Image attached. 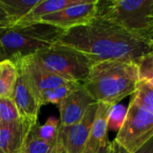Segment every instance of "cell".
Here are the masks:
<instances>
[{"instance_id": "cell-1", "label": "cell", "mask_w": 153, "mask_h": 153, "mask_svg": "<svg viewBox=\"0 0 153 153\" xmlns=\"http://www.w3.org/2000/svg\"><path fill=\"white\" fill-rule=\"evenodd\" d=\"M152 41L96 16L88 25L65 30L56 44L77 50L93 65L118 60L139 65L151 50Z\"/></svg>"}, {"instance_id": "cell-2", "label": "cell", "mask_w": 153, "mask_h": 153, "mask_svg": "<svg viewBox=\"0 0 153 153\" xmlns=\"http://www.w3.org/2000/svg\"><path fill=\"white\" fill-rule=\"evenodd\" d=\"M139 81L137 64L112 60L93 65L82 85L97 103L114 106L133 95Z\"/></svg>"}, {"instance_id": "cell-3", "label": "cell", "mask_w": 153, "mask_h": 153, "mask_svg": "<svg viewBox=\"0 0 153 153\" xmlns=\"http://www.w3.org/2000/svg\"><path fill=\"white\" fill-rule=\"evenodd\" d=\"M63 30L44 22L14 25L0 29V62L36 55L54 46Z\"/></svg>"}, {"instance_id": "cell-4", "label": "cell", "mask_w": 153, "mask_h": 153, "mask_svg": "<svg viewBox=\"0 0 153 153\" xmlns=\"http://www.w3.org/2000/svg\"><path fill=\"white\" fill-rule=\"evenodd\" d=\"M153 0H98L97 16L153 40Z\"/></svg>"}, {"instance_id": "cell-5", "label": "cell", "mask_w": 153, "mask_h": 153, "mask_svg": "<svg viewBox=\"0 0 153 153\" xmlns=\"http://www.w3.org/2000/svg\"><path fill=\"white\" fill-rule=\"evenodd\" d=\"M33 56L48 71L68 82L81 84L87 79L93 65L83 54L59 44Z\"/></svg>"}, {"instance_id": "cell-6", "label": "cell", "mask_w": 153, "mask_h": 153, "mask_svg": "<svg viewBox=\"0 0 153 153\" xmlns=\"http://www.w3.org/2000/svg\"><path fill=\"white\" fill-rule=\"evenodd\" d=\"M152 138L153 114L131 99L126 120L114 142L128 153H135Z\"/></svg>"}, {"instance_id": "cell-7", "label": "cell", "mask_w": 153, "mask_h": 153, "mask_svg": "<svg viewBox=\"0 0 153 153\" xmlns=\"http://www.w3.org/2000/svg\"><path fill=\"white\" fill-rule=\"evenodd\" d=\"M97 4L98 0H80L75 4L42 17L39 22L51 24L64 31L88 25L97 16Z\"/></svg>"}, {"instance_id": "cell-8", "label": "cell", "mask_w": 153, "mask_h": 153, "mask_svg": "<svg viewBox=\"0 0 153 153\" xmlns=\"http://www.w3.org/2000/svg\"><path fill=\"white\" fill-rule=\"evenodd\" d=\"M17 69L18 77L12 100L17 108L21 119L31 126H36L39 109L42 106L39 92L26 74L18 66Z\"/></svg>"}, {"instance_id": "cell-9", "label": "cell", "mask_w": 153, "mask_h": 153, "mask_svg": "<svg viewBox=\"0 0 153 153\" xmlns=\"http://www.w3.org/2000/svg\"><path fill=\"white\" fill-rule=\"evenodd\" d=\"M98 103L92 104L84 117L76 124L59 127L57 141L67 153H82L96 117Z\"/></svg>"}, {"instance_id": "cell-10", "label": "cell", "mask_w": 153, "mask_h": 153, "mask_svg": "<svg viewBox=\"0 0 153 153\" xmlns=\"http://www.w3.org/2000/svg\"><path fill=\"white\" fill-rule=\"evenodd\" d=\"M97 103L84 87L78 85L58 105L60 113V126H69L78 123L85 115L89 108Z\"/></svg>"}, {"instance_id": "cell-11", "label": "cell", "mask_w": 153, "mask_h": 153, "mask_svg": "<svg viewBox=\"0 0 153 153\" xmlns=\"http://www.w3.org/2000/svg\"><path fill=\"white\" fill-rule=\"evenodd\" d=\"M19 68H21L33 83L39 94L47 90L56 88L62 85L76 83L68 82L62 77L45 69L34 57V56H26L13 62Z\"/></svg>"}, {"instance_id": "cell-12", "label": "cell", "mask_w": 153, "mask_h": 153, "mask_svg": "<svg viewBox=\"0 0 153 153\" xmlns=\"http://www.w3.org/2000/svg\"><path fill=\"white\" fill-rule=\"evenodd\" d=\"M33 126L22 119L16 123L0 125V149L5 153L21 152Z\"/></svg>"}, {"instance_id": "cell-13", "label": "cell", "mask_w": 153, "mask_h": 153, "mask_svg": "<svg viewBox=\"0 0 153 153\" xmlns=\"http://www.w3.org/2000/svg\"><path fill=\"white\" fill-rule=\"evenodd\" d=\"M112 106L106 103H98L96 117L91 131L82 153H100L109 142L108 138V117Z\"/></svg>"}, {"instance_id": "cell-14", "label": "cell", "mask_w": 153, "mask_h": 153, "mask_svg": "<svg viewBox=\"0 0 153 153\" xmlns=\"http://www.w3.org/2000/svg\"><path fill=\"white\" fill-rule=\"evenodd\" d=\"M79 1L80 0H40L39 4L35 5L15 25L22 26L38 22L42 17L75 4Z\"/></svg>"}, {"instance_id": "cell-15", "label": "cell", "mask_w": 153, "mask_h": 153, "mask_svg": "<svg viewBox=\"0 0 153 153\" xmlns=\"http://www.w3.org/2000/svg\"><path fill=\"white\" fill-rule=\"evenodd\" d=\"M40 0H0V7L6 13L9 26L15 25ZM6 28V27H5Z\"/></svg>"}, {"instance_id": "cell-16", "label": "cell", "mask_w": 153, "mask_h": 153, "mask_svg": "<svg viewBox=\"0 0 153 153\" xmlns=\"http://www.w3.org/2000/svg\"><path fill=\"white\" fill-rule=\"evenodd\" d=\"M18 69L15 64L9 60L2 61L0 75V98H12L17 82Z\"/></svg>"}, {"instance_id": "cell-17", "label": "cell", "mask_w": 153, "mask_h": 153, "mask_svg": "<svg viewBox=\"0 0 153 153\" xmlns=\"http://www.w3.org/2000/svg\"><path fill=\"white\" fill-rule=\"evenodd\" d=\"M59 127L60 120L55 117H50L44 125L39 126L37 124L31 131L38 138L49 143H56Z\"/></svg>"}, {"instance_id": "cell-18", "label": "cell", "mask_w": 153, "mask_h": 153, "mask_svg": "<svg viewBox=\"0 0 153 153\" xmlns=\"http://www.w3.org/2000/svg\"><path fill=\"white\" fill-rule=\"evenodd\" d=\"M81 83H70L42 91L39 94L42 106L47 104H55L58 106L62 100H64Z\"/></svg>"}, {"instance_id": "cell-19", "label": "cell", "mask_w": 153, "mask_h": 153, "mask_svg": "<svg viewBox=\"0 0 153 153\" xmlns=\"http://www.w3.org/2000/svg\"><path fill=\"white\" fill-rule=\"evenodd\" d=\"M132 100L153 114V83L148 80H140Z\"/></svg>"}, {"instance_id": "cell-20", "label": "cell", "mask_w": 153, "mask_h": 153, "mask_svg": "<svg viewBox=\"0 0 153 153\" xmlns=\"http://www.w3.org/2000/svg\"><path fill=\"white\" fill-rule=\"evenodd\" d=\"M21 120L12 98H0V125L16 123Z\"/></svg>"}, {"instance_id": "cell-21", "label": "cell", "mask_w": 153, "mask_h": 153, "mask_svg": "<svg viewBox=\"0 0 153 153\" xmlns=\"http://www.w3.org/2000/svg\"><path fill=\"white\" fill-rule=\"evenodd\" d=\"M128 111V107L124 104H116L112 106L108 117V130L118 132L122 127Z\"/></svg>"}, {"instance_id": "cell-22", "label": "cell", "mask_w": 153, "mask_h": 153, "mask_svg": "<svg viewBox=\"0 0 153 153\" xmlns=\"http://www.w3.org/2000/svg\"><path fill=\"white\" fill-rule=\"evenodd\" d=\"M56 144V143H47L38 138L32 131H30L23 150L27 153H51Z\"/></svg>"}, {"instance_id": "cell-23", "label": "cell", "mask_w": 153, "mask_h": 153, "mask_svg": "<svg viewBox=\"0 0 153 153\" xmlns=\"http://www.w3.org/2000/svg\"><path fill=\"white\" fill-rule=\"evenodd\" d=\"M140 80H148L153 83V41L149 53L139 64Z\"/></svg>"}, {"instance_id": "cell-24", "label": "cell", "mask_w": 153, "mask_h": 153, "mask_svg": "<svg viewBox=\"0 0 153 153\" xmlns=\"http://www.w3.org/2000/svg\"><path fill=\"white\" fill-rule=\"evenodd\" d=\"M112 144H113V153H128L123 148H121L119 145H117L114 141L112 142ZM135 153H153V138L149 143H147L142 149H140Z\"/></svg>"}, {"instance_id": "cell-25", "label": "cell", "mask_w": 153, "mask_h": 153, "mask_svg": "<svg viewBox=\"0 0 153 153\" xmlns=\"http://www.w3.org/2000/svg\"><path fill=\"white\" fill-rule=\"evenodd\" d=\"M9 26V20L4 11L0 7V29Z\"/></svg>"}, {"instance_id": "cell-26", "label": "cell", "mask_w": 153, "mask_h": 153, "mask_svg": "<svg viewBox=\"0 0 153 153\" xmlns=\"http://www.w3.org/2000/svg\"><path fill=\"white\" fill-rule=\"evenodd\" d=\"M51 153H67V152H65V150L64 149V147L62 146V144L57 141V142H56V146L54 147V149H53V151H52V152Z\"/></svg>"}, {"instance_id": "cell-27", "label": "cell", "mask_w": 153, "mask_h": 153, "mask_svg": "<svg viewBox=\"0 0 153 153\" xmlns=\"http://www.w3.org/2000/svg\"><path fill=\"white\" fill-rule=\"evenodd\" d=\"M100 153H113V144L112 142H108V144L101 150Z\"/></svg>"}, {"instance_id": "cell-28", "label": "cell", "mask_w": 153, "mask_h": 153, "mask_svg": "<svg viewBox=\"0 0 153 153\" xmlns=\"http://www.w3.org/2000/svg\"><path fill=\"white\" fill-rule=\"evenodd\" d=\"M1 71H2V62H0V75H1Z\"/></svg>"}, {"instance_id": "cell-29", "label": "cell", "mask_w": 153, "mask_h": 153, "mask_svg": "<svg viewBox=\"0 0 153 153\" xmlns=\"http://www.w3.org/2000/svg\"><path fill=\"white\" fill-rule=\"evenodd\" d=\"M20 153H27V152H25L24 150H22V152H21Z\"/></svg>"}, {"instance_id": "cell-30", "label": "cell", "mask_w": 153, "mask_h": 153, "mask_svg": "<svg viewBox=\"0 0 153 153\" xmlns=\"http://www.w3.org/2000/svg\"><path fill=\"white\" fill-rule=\"evenodd\" d=\"M0 153H5V152H4L3 150H1V149H0Z\"/></svg>"}, {"instance_id": "cell-31", "label": "cell", "mask_w": 153, "mask_h": 153, "mask_svg": "<svg viewBox=\"0 0 153 153\" xmlns=\"http://www.w3.org/2000/svg\"><path fill=\"white\" fill-rule=\"evenodd\" d=\"M152 21H153V8H152Z\"/></svg>"}]
</instances>
